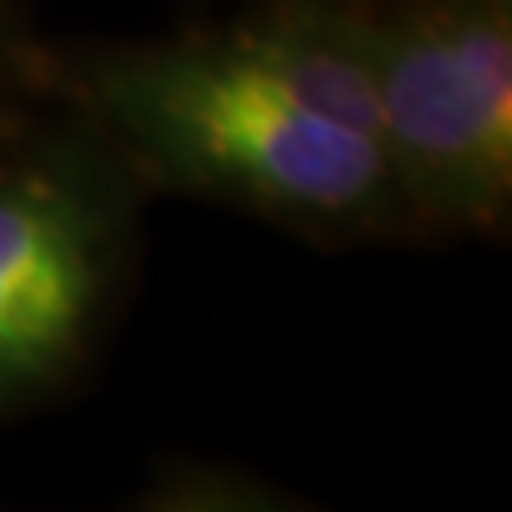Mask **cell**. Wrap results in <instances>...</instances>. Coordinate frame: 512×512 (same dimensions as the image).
<instances>
[{
    "label": "cell",
    "mask_w": 512,
    "mask_h": 512,
    "mask_svg": "<svg viewBox=\"0 0 512 512\" xmlns=\"http://www.w3.org/2000/svg\"><path fill=\"white\" fill-rule=\"evenodd\" d=\"M133 188L90 120L0 158V423L86 363L133 248Z\"/></svg>",
    "instance_id": "3957f363"
},
{
    "label": "cell",
    "mask_w": 512,
    "mask_h": 512,
    "mask_svg": "<svg viewBox=\"0 0 512 512\" xmlns=\"http://www.w3.org/2000/svg\"><path fill=\"white\" fill-rule=\"evenodd\" d=\"M141 512H308L291 495L231 470H184Z\"/></svg>",
    "instance_id": "277c9868"
},
{
    "label": "cell",
    "mask_w": 512,
    "mask_h": 512,
    "mask_svg": "<svg viewBox=\"0 0 512 512\" xmlns=\"http://www.w3.org/2000/svg\"><path fill=\"white\" fill-rule=\"evenodd\" d=\"M77 90L137 184L210 197L312 239L414 231L380 141L316 111L244 26L94 56Z\"/></svg>",
    "instance_id": "6da1fadb"
},
{
    "label": "cell",
    "mask_w": 512,
    "mask_h": 512,
    "mask_svg": "<svg viewBox=\"0 0 512 512\" xmlns=\"http://www.w3.org/2000/svg\"><path fill=\"white\" fill-rule=\"evenodd\" d=\"M350 13L414 231H500L512 210V0H350Z\"/></svg>",
    "instance_id": "7a4b0ae2"
},
{
    "label": "cell",
    "mask_w": 512,
    "mask_h": 512,
    "mask_svg": "<svg viewBox=\"0 0 512 512\" xmlns=\"http://www.w3.org/2000/svg\"><path fill=\"white\" fill-rule=\"evenodd\" d=\"M18 82H22V47H18V35H13L9 5L0 0V107H5Z\"/></svg>",
    "instance_id": "5b68a950"
}]
</instances>
